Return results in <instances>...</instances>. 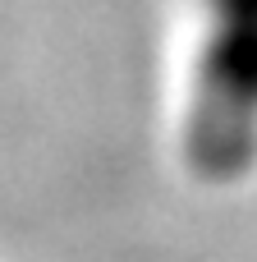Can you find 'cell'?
<instances>
[{"label":"cell","mask_w":257,"mask_h":262,"mask_svg":"<svg viewBox=\"0 0 257 262\" xmlns=\"http://www.w3.org/2000/svg\"><path fill=\"white\" fill-rule=\"evenodd\" d=\"M179 157L212 189L257 170V0H198Z\"/></svg>","instance_id":"obj_1"}]
</instances>
